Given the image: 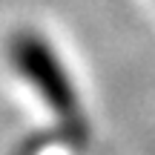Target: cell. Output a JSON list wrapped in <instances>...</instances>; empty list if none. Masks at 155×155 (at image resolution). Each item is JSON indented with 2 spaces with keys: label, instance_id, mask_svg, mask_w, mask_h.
I'll return each mask as SVG.
<instances>
[{
  "label": "cell",
  "instance_id": "6da1fadb",
  "mask_svg": "<svg viewBox=\"0 0 155 155\" xmlns=\"http://www.w3.org/2000/svg\"><path fill=\"white\" fill-rule=\"evenodd\" d=\"M15 58H17V66L26 72V78H32V83L43 92L49 106L69 124V129L83 132V118H81L75 89L66 72L61 69V63L55 61V55L46 49V43H40L38 38H23L15 49Z\"/></svg>",
  "mask_w": 155,
  "mask_h": 155
}]
</instances>
